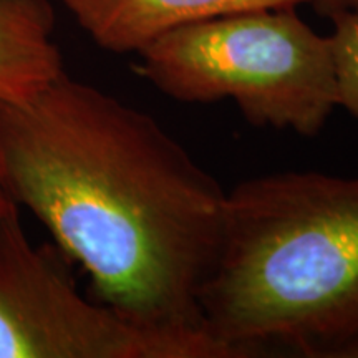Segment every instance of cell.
Returning a JSON list of instances; mask_svg holds the SVG:
<instances>
[{
  "label": "cell",
  "mask_w": 358,
  "mask_h": 358,
  "mask_svg": "<svg viewBox=\"0 0 358 358\" xmlns=\"http://www.w3.org/2000/svg\"><path fill=\"white\" fill-rule=\"evenodd\" d=\"M0 176L90 277L95 301L185 358H226L201 292L229 191L151 115L69 73L0 105Z\"/></svg>",
  "instance_id": "6da1fadb"
},
{
  "label": "cell",
  "mask_w": 358,
  "mask_h": 358,
  "mask_svg": "<svg viewBox=\"0 0 358 358\" xmlns=\"http://www.w3.org/2000/svg\"><path fill=\"white\" fill-rule=\"evenodd\" d=\"M199 303L226 358H358V178L287 171L232 187Z\"/></svg>",
  "instance_id": "7a4b0ae2"
},
{
  "label": "cell",
  "mask_w": 358,
  "mask_h": 358,
  "mask_svg": "<svg viewBox=\"0 0 358 358\" xmlns=\"http://www.w3.org/2000/svg\"><path fill=\"white\" fill-rule=\"evenodd\" d=\"M136 73L185 103L231 100L256 127L322 131L337 105L329 35L295 7L250 8L192 22L141 48Z\"/></svg>",
  "instance_id": "3957f363"
},
{
  "label": "cell",
  "mask_w": 358,
  "mask_h": 358,
  "mask_svg": "<svg viewBox=\"0 0 358 358\" xmlns=\"http://www.w3.org/2000/svg\"><path fill=\"white\" fill-rule=\"evenodd\" d=\"M64 257L30 243L19 208L0 216V358H185L85 299Z\"/></svg>",
  "instance_id": "277c9868"
},
{
  "label": "cell",
  "mask_w": 358,
  "mask_h": 358,
  "mask_svg": "<svg viewBox=\"0 0 358 358\" xmlns=\"http://www.w3.org/2000/svg\"><path fill=\"white\" fill-rule=\"evenodd\" d=\"M103 50L138 53L159 35L192 22L250 8L297 7L312 0H60Z\"/></svg>",
  "instance_id": "5b68a950"
},
{
  "label": "cell",
  "mask_w": 358,
  "mask_h": 358,
  "mask_svg": "<svg viewBox=\"0 0 358 358\" xmlns=\"http://www.w3.org/2000/svg\"><path fill=\"white\" fill-rule=\"evenodd\" d=\"M64 73L52 0H0V105L30 100Z\"/></svg>",
  "instance_id": "8992f818"
},
{
  "label": "cell",
  "mask_w": 358,
  "mask_h": 358,
  "mask_svg": "<svg viewBox=\"0 0 358 358\" xmlns=\"http://www.w3.org/2000/svg\"><path fill=\"white\" fill-rule=\"evenodd\" d=\"M337 105L358 120V8L338 12L329 17Z\"/></svg>",
  "instance_id": "52a82bcc"
},
{
  "label": "cell",
  "mask_w": 358,
  "mask_h": 358,
  "mask_svg": "<svg viewBox=\"0 0 358 358\" xmlns=\"http://www.w3.org/2000/svg\"><path fill=\"white\" fill-rule=\"evenodd\" d=\"M312 3H315L317 8L322 13H325L327 17H332L338 12L358 8V0H312Z\"/></svg>",
  "instance_id": "ba28073f"
},
{
  "label": "cell",
  "mask_w": 358,
  "mask_h": 358,
  "mask_svg": "<svg viewBox=\"0 0 358 358\" xmlns=\"http://www.w3.org/2000/svg\"><path fill=\"white\" fill-rule=\"evenodd\" d=\"M17 208H19V206L12 201L6 185H3V179L0 176V216H3V214H7L8 211H12V209H17Z\"/></svg>",
  "instance_id": "9c48e42d"
}]
</instances>
